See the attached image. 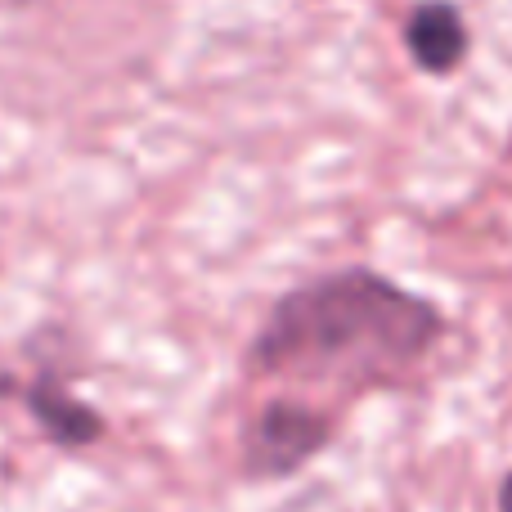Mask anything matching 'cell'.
I'll list each match as a JSON object with an SVG mask.
<instances>
[{
    "label": "cell",
    "instance_id": "1",
    "mask_svg": "<svg viewBox=\"0 0 512 512\" xmlns=\"http://www.w3.org/2000/svg\"><path fill=\"white\" fill-rule=\"evenodd\" d=\"M441 333V310L418 292L378 270H337L274 301L248 346V378L382 387L409 378Z\"/></svg>",
    "mask_w": 512,
    "mask_h": 512
},
{
    "label": "cell",
    "instance_id": "2",
    "mask_svg": "<svg viewBox=\"0 0 512 512\" xmlns=\"http://www.w3.org/2000/svg\"><path fill=\"white\" fill-rule=\"evenodd\" d=\"M333 441V414L292 396L265 400L243 436V463L252 477H288Z\"/></svg>",
    "mask_w": 512,
    "mask_h": 512
},
{
    "label": "cell",
    "instance_id": "3",
    "mask_svg": "<svg viewBox=\"0 0 512 512\" xmlns=\"http://www.w3.org/2000/svg\"><path fill=\"white\" fill-rule=\"evenodd\" d=\"M468 23L454 0H418L405 18V50L427 77H450L468 59Z\"/></svg>",
    "mask_w": 512,
    "mask_h": 512
},
{
    "label": "cell",
    "instance_id": "4",
    "mask_svg": "<svg viewBox=\"0 0 512 512\" xmlns=\"http://www.w3.org/2000/svg\"><path fill=\"white\" fill-rule=\"evenodd\" d=\"M23 400L32 405L36 423L45 427V436L59 445H90L99 432H104V418L95 409H86L77 396L59 387V382H36V387L23 391Z\"/></svg>",
    "mask_w": 512,
    "mask_h": 512
},
{
    "label": "cell",
    "instance_id": "5",
    "mask_svg": "<svg viewBox=\"0 0 512 512\" xmlns=\"http://www.w3.org/2000/svg\"><path fill=\"white\" fill-rule=\"evenodd\" d=\"M499 512H512V477L504 481V490H499Z\"/></svg>",
    "mask_w": 512,
    "mask_h": 512
},
{
    "label": "cell",
    "instance_id": "6",
    "mask_svg": "<svg viewBox=\"0 0 512 512\" xmlns=\"http://www.w3.org/2000/svg\"><path fill=\"white\" fill-rule=\"evenodd\" d=\"M0 5H14V9H23V5H41V0H0Z\"/></svg>",
    "mask_w": 512,
    "mask_h": 512
}]
</instances>
